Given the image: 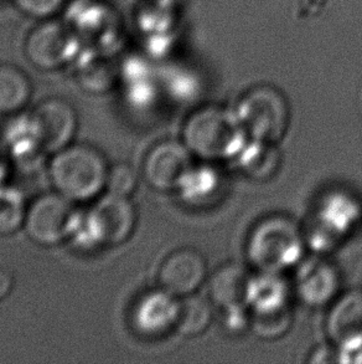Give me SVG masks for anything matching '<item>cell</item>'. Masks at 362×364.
Listing matches in <instances>:
<instances>
[{
    "mask_svg": "<svg viewBox=\"0 0 362 364\" xmlns=\"http://www.w3.org/2000/svg\"><path fill=\"white\" fill-rule=\"evenodd\" d=\"M26 209L19 191L0 187V235H10L24 227Z\"/></svg>",
    "mask_w": 362,
    "mask_h": 364,
    "instance_id": "44dd1931",
    "label": "cell"
},
{
    "mask_svg": "<svg viewBox=\"0 0 362 364\" xmlns=\"http://www.w3.org/2000/svg\"><path fill=\"white\" fill-rule=\"evenodd\" d=\"M33 84L24 70L11 63H0V114H14L29 104Z\"/></svg>",
    "mask_w": 362,
    "mask_h": 364,
    "instance_id": "e0dca14e",
    "label": "cell"
},
{
    "mask_svg": "<svg viewBox=\"0 0 362 364\" xmlns=\"http://www.w3.org/2000/svg\"><path fill=\"white\" fill-rule=\"evenodd\" d=\"M212 309L209 301L200 296L187 295L180 301V314L177 327L182 335L197 336L210 325Z\"/></svg>",
    "mask_w": 362,
    "mask_h": 364,
    "instance_id": "ffe728a7",
    "label": "cell"
},
{
    "mask_svg": "<svg viewBox=\"0 0 362 364\" xmlns=\"http://www.w3.org/2000/svg\"><path fill=\"white\" fill-rule=\"evenodd\" d=\"M79 49V40L72 28L54 18L40 20L39 24L30 30L24 43L26 59L45 71L61 69L74 63Z\"/></svg>",
    "mask_w": 362,
    "mask_h": 364,
    "instance_id": "52a82bcc",
    "label": "cell"
},
{
    "mask_svg": "<svg viewBox=\"0 0 362 364\" xmlns=\"http://www.w3.org/2000/svg\"><path fill=\"white\" fill-rule=\"evenodd\" d=\"M44 152H59L74 141L79 117L72 104L61 97H49L30 114Z\"/></svg>",
    "mask_w": 362,
    "mask_h": 364,
    "instance_id": "ba28073f",
    "label": "cell"
},
{
    "mask_svg": "<svg viewBox=\"0 0 362 364\" xmlns=\"http://www.w3.org/2000/svg\"><path fill=\"white\" fill-rule=\"evenodd\" d=\"M206 276V264L200 252L192 249H181L164 260L158 280L160 287L172 295L194 294Z\"/></svg>",
    "mask_w": 362,
    "mask_h": 364,
    "instance_id": "4fadbf2b",
    "label": "cell"
},
{
    "mask_svg": "<svg viewBox=\"0 0 362 364\" xmlns=\"http://www.w3.org/2000/svg\"><path fill=\"white\" fill-rule=\"evenodd\" d=\"M292 323V315L288 307L284 310L268 312V314H253L251 317V326L256 335L262 338H277L288 331Z\"/></svg>",
    "mask_w": 362,
    "mask_h": 364,
    "instance_id": "603a6c76",
    "label": "cell"
},
{
    "mask_svg": "<svg viewBox=\"0 0 362 364\" xmlns=\"http://www.w3.org/2000/svg\"><path fill=\"white\" fill-rule=\"evenodd\" d=\"M108 166L103 153L89 144H70L54 153L49 176L55 191L74 203L97 198L107 183Z\"/></svg>",
    "mask_w": 362,
    "mask_h": 364,
    "instance_id": "7a4b0ae2",
    "label": "cell"
},
{
    "mask_svg": "<svg viewBox=\"0 0 362 364\" xmlns=\"http://www.w3.org/2000/svg\"><path fill=\"white\" fill-rule=\"evenodd\" d=\"M361 204L349 193L338 191L323 198L317 209L315 239L319 246L324 249L329 242L349 234L361 219Z\"/></svg>",
    "mask_w": 362,
    "mask_h": 364,
    "instance_id": "8fae6325",
    "label": "cell"
},
{
    "mask_svg": "<svg viewBox=\"0 0 362 364\" xmlns=\"http://www.w3.org/2000/svg\"><path fill=\"white\" fill-rule=\"evenodd\" d=\"M327 333L333 346L348 355L362 352V291L346 292L334 304Z\"/></svg>",
    "mask_w": 362,
    "mask_h": 364,
    "instance_id": "30bf717a",
    "label": "cell"
},
{
    "mask_svg": "<svg viewBox=\"0 0 362 364\" xmlns=\"http://www.w3.org/2000/svg\"><path fill=\"white\" fill-rule=\"evenodd\" d=\"M339 274L329 261L309 259L299 266L295 277V290L305 305H327L338 294Z\"/></svg>",
    "mask_w": 362,
    "mask_h": 364,
    "instance_id": "5bb4252c",
    "label": "cell"
},
{
    "mask_svg": "<svg viewBox=\"0 0 362 364\" xmlns=\"http://www.w3.org/2000/svg\"><path fill=\"white\" fill-rule=\"evenodd\" d=\"M75 204L56 191L36 198L26 209V235L43 246L57 245L74 237L82 219Z\"/></svg>",
    "mask_w": 362,
    "mask_h": 364,
    "instance_id": "8992f818",
    "label": "cell"
},
{
    "mask_svg": "<svg viewBox=\"0 0 362 364\" xmlns=\"http://www.w3.org/2000/svg\"><path fill=\"white\" fill-rule=\"evenodd\" d=\"M237 159L247 177L265 181L277 172L282 158L274 143L248 139Z\"/></svg>",
    "mask_w": 362,
    "mask_h": 364,
    "instance_id": "ac0fdd59",
    "label": "cell"
},
{
    "mask_svg": "<svg viewBox=\"0 0 362 364\" xmlns=\"http://www.w3.org/2000/svg\"><path fill=\"white\" fill-rule=\"evenodd\" d=\"M251 276L240 265L222 266L210 282V296L216 305L229 311L246 310Z\"/></svg>",
    "mask_w": 362,
    "mask_h": 364,
    "instance_id": "9a60e30c",
    "label": "cell"
},
{
    "mask_svg": "<svg viewBox=\"0 0 362 364\" xmlns=\"http://www.w3.org/2000/svg\"><path fill=\"white\" fill-rule=\"evenodd\" d=\"M14 287V277L9 271L0 269V300L9 295Z\"/></svg>",
    "mask_w": 362,
    "mask_h": 364,
    "instance_id": "484cf974",
    "label": "cell"
},
{
    "mask_svg": "<svg viewBox=\"0 0 362 364\" xmlns=\"http://www.w3.org/2000/svg\"><path fill=\"white\" fill-rule=\"evenodd\" d=\"M79 79L82 87L91 92H104L112 87L119 77V70L104 60L94 59L79 65Z\"/></svg>",
    "mask_w": 362,
    "mask_h": 364,
    "instance_id": "7402d4cb",
    "label": "cell"
},
{
    "mask_svg": "<svg viewBox=\"0 0 362 364\" xmlns=\"http://www.w3.org/2000/svg\"><path fill=\"white\" fill-rule=\"evenodd\" d=\"M248 139L235 111L214 106L195 111L182 128V143L205 161L237 158Z\"/></svg>",
    "mask_w": 362,
    "mask_h": 364,
    "instance_id": "6da1fadb",
    "label": "cell"
},
{
    "mask_svg": "<svg viewBox=\"0 0 362 364\" xmlns=\"http://www.w3.org/2000/svg\"><path fill=\"white\" fill-rule=\"evenodd\" d=\"M179 314L180 301L160 287L138 299L132 310V325L141 335L162 336L177 326Z\"/></svg>",
    "mask_w": 362,
    "mask_h": 364,
    "instance_id": "7c38bea8",
    "label": "cell"
},
{
    "mask_svg": "<svg viewBox=\"0 0 362 364\" xmlns=\"http://www.w3.org/2000/svg\"><path fill=\"white\" fill-rule=\"evenodd\" d=\"M189 148L184 143L165 141L148 152L143 174L149 186L158 191H177L192 166Z\"/></svg>",
    "mask_w": 362,
    "mask_h": 364,
    "instance_id": "9c48e42d",
    "label": "cell"
},
{
    "mask_svg": "<svg viewBox=\"0 0 362 364\" xmlns=\"http://www.w3.org/2000/svg\"><path fill=\"white\" fill-rule=\"evenodd\" d=\"M246 251L258 270L280 274L302 260L303 234L289 218H265L252 229Z\"/></svg>",
    "mask_w": 362,
    "mask_h": 364,
    "instance_id": "3957f363",
    "label": "cell"
},
{
    "mask_svg": "<svg viewBox=\"0 0 362 364\" xmlns=\"http://www.w3.org/2000/svg\"><path fill=\"white\" fill-rule=\"evenodd\" d=\"M138 186V174L136 169L128 163H117L109 167L106 189L107 192L129 197Z\"/></svg>",
    "mask_w": 362,
    "mask_h": 364,
    "instance_id": "cb8c5ba5",
    "label": "cell"
},
{
    "mask_svg": "<svg viewBox=\"0 0 362 364\" xmlns=\"http://www.w3.org/2000/svg\"><path fill=\"white\" fill-rule=\"evenodd\" d=\"M137 224L129 197L107 192L84 214L72 237L86 246H116L128 240Z\"/></svg>",
    "mask_w": 362,
    "mask_h": 364,
    "instance_id": "277c9868",
    "label": "cell"
},
{
    "mask_svg": "<svg viewBox=\"0 0 362 364\" xmlns=\"http://www.w3.org/2000/svg\"><path fill=\"white\" fill-rule=\"evenodd\" d=\"M220 187L219 174L210 167H192L177 191L186 203L201 204L210 199Z\"/></svg>",
    "mask_w": 362,
    "mask_h": 364,
    "instance_id": "d6986e66",
    "label": "cell"
},
{
    "mask_svg": "<svg viewBox=\"0 0 362 364\" xmlns=\"http://www.w3.org/2000/svg\"><path fill=\"white\" fill-rule=\"evenodd\" d=\"M289 287L280 274L265 272L251 276L247 306L253 314H268L288 307Z\"/></svg>",
    "mask_w": 362,
    "mask_h": 364,
    "instance_id": "2e32d148",
    "label": "cell"
},
{
    "mask_svg": "<svg viewBox=\"0 0 362 364\" xmlns=\"http://www.w3.org/2000/svg\"><path fill=\"white\" fill-rule=\"evenodd\" d=\"M23 14L36 20L53 19L60 14L69 0H13Z\"/></svg>",
    "mask_w": 362,
    "mask_h": 364,
    "instance_id": "d4e9b609",
    "label": "cell"
},
{
    "mask_svg": "<svg viewBox=\"0 0 362 364\" xmlns=\"http://www.w3.org/2000/svg\"><path fill=\"white\" fill-rule=\"evenodd\" d=\"M235 114L251 139L275 143L289 126V106L284 95L270 85H256L242 95Z\"/></svg>",
    "mask_w": 362,
    "mask_h": 364,
    "instance_id": "5b68a950",
    "label": "cell"
}]
</instances>
